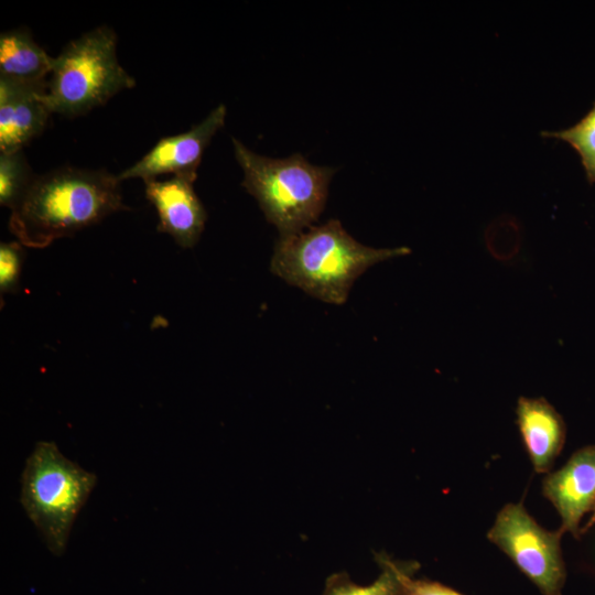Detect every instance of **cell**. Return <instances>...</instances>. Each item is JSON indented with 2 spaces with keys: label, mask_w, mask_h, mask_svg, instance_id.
Returning a JSON list of instances; mask_svg holds the SVG:
<instances>
[{
  "label": "cell",
  "mask_w": 595,
  "mask_h": 595,
  "mask_svg": "<svg viewBox=\"0 0 595 595\" xmlns=\"http://www.w3.org/2000/svg\"><path fill=\"white\" fill-rule=\"evenodd\" d=\"M24 246L20 241L1 242L0 245V292L15 293L19 289L21 267L25 256Z\"/></svg>",
  "instance_id": "16"
},
{
  "label": "cell",
  "mask_w": 595,
  "mask_h": 595,
  "mask_svg": "<svg viewBox=\"0 0 595 595\" xmlns=\"http://www.w3.org/2000/svg\"><path fill=\"white\" fill-rule=\"evenodd\" d=\"M134 86V78L118 61L116 32L100 25L71 41L54 57L44 102L51 113L74 118Z\"/></svg>",
  "instance_id": "4"
},
{
  "label": "cell",
  "mask_w": 595,
  "mask_h": 595,
  "mask_svg": "<svg viewBox=\"0 0 595 595\" xmlns=\"http://www.w3.org/2000/svg\"><path fill=\"white\" fill-rule=\"evenodd\" d=\"M416 570H410L402 575L401 595H463L439 582L413 578Z\"/></svg>",
  "instance_id": "17"
},
{
  "label": "cell",
  "mask_w": 595,
  "mask_h": 595,
  "mask_svg": "<svg viewBox=\"0 0 595 595\" xmlns=\"http://www.w3.org/2000/svg\"><path fill=\"white\" fill-rule=\"evenodd\" d=\"M97 477L65 457L54 442L41 441L25 461L21 505L54 555L63 554L73 522Z\"/></svg>",
  "instance_id": "5"
},
{
  "label": "cell",
  "mask_w": 595,
  "mask_h": 595,
  "mask_svg": "<svg viewBox=\"0 0 595 595\" xmlns=\"http://www.w3.org/2000/svg\"><path fill=\"white\" fill-rule=\"evenodd\" d=\"M376 560L381 573L370 585L355 584L347 573H334L326 580L322 595H401L402 575L419 567L416 562L393 561L387 554H376Z\"/></svg>",
  "instance_id": "13"
},
{
  "label": "cell",
  "mask_w": 595,
  "mask_h": 595,
  "mask_svg": "<svg viewBox=\"0 0 595 595\" xmlns=\"http://www.w3.org/2000/svg\"><path fill=\"white\" fill-rule=\"evenodd\" d=\"M541 134L567 142L578 153L588 183H595V102L574 126L559 131H542Z\"/></svg>",
  "instance_id": "15"
},
{
  "label": "cell",
  "mask_w": 595,
  "mask_h": 595,
  "mask_svg": "<svg viewBox=\"0 0 595 595\" xmlns=\"http://www.w3.org/2000/svg\"><path fill=\"white\" fill-rule=\"evenodd\" d=\"M53 63L54 57L34 41L28 29L0 34V77L29 83L47 80Z\"/></svg>",
  "instance_id": "12"
},
{
  "label": "cell",
  "mask_w": 595,
  "mask_h": 595,
  "mask_svg": "<svg viewBox=\"0 0 595 595\" xmlns=\"http://www.w3.org/2000/svg\"><path fill=\"white\" fill-rule=\"evenodd\" d=\"M516 414L533 469L539 474H549L565 443L563 418L544 398L520 397Z\"/></svg>",
  "instance_id": "11"
},
{
  "label": "cell",
  "mask_w": 595,
  "mask_h": 595,
  "mask_svg": "<svg viewBox=\"0 0 595 595\" xmlns=\"http://www.w3.org/2000/svg\"><path fill=\"white\" fill-rule=\"evenodd\" d=\"M120 180L107 170L62 166L35 175L11 210L9 230L24 247L45 248L105 217L127 210Z\"/></svg>",
  "instance_id": "1"
},
{
  "label": "cell",
  "mask_w": 595,
  "mask_h": 595,
  "mask_svg": "<svg viewBox=\"0 0 595 595\" xmlns=\"http://www.w3.org/2000/svg\"><path fill=\"white\" fill-rule=\"evenodd\" d=\"M595 524V506L593 510L591 511V515L587 519V521L581 526V534L583 536L585 532H587Z\"/></svg>",
  "instance_id": "18"
},
{
  "label": "cell",
  "mask_w": 595,
  "mask_h": 595,
  "mask_svg": "<svg viewBox=\"0 0 595 595\" xmlns=\"http://www.w3.org/2000/svg\"><path fill=\"white\" fill-rule=\"evenodd\" d=\"M226 112V106L220 104L190 130L161 138L140 160L120 172L118 178L147 182L163 175H182L196 180L203 153L224 126Z\"/></svg>",
  "instance_id": "7"
},
{
  "label": "cell",
  "mask_w": 595,
  "mask_h": 595,
  "mask_svg": "<svg viewBox=\"0 0 595 595\" xmlns=\"http://www.w3.org/2000/svg\"><path fill=\"white\" fill-rule=\"evenodd\" d=\"M194 182L182 175L144 182L145 197L158 212V231L169 234L182 248L198 242L207 219Z\"/></svg>",
  "instance_id": "9"
},
{
  "label": "cell",
  "mask_w": 595,
  "mask_h": 595,
  "mask_svg": "<svg viewBox=\"0 0 595 595\" xmlns=\"http://www.w3.org/2000/svg\"><path fill=\"white\" fill-rule=\"evenodd\" d=\"M542 493L561 518L559 529L580 538L581 521L595 506V445L577 450L561 468L547 474Z\"/></svg>",
  "instance_id": "8"
},
{
  "label": "cell",
  "mask_w": 595,
  "mask_h": 595,
  "mask_svg": "<svg viewBox=\"0 0 595 595\" xmlns=\"http://www.w3.org/2000/svg\"><path fill=\"white\" fill-rule=\"evenodd\" d=\"M234 153L242 169V186L258 202L280 238L312 227L322 212L335 169L314 165L300 153L284 159L257 154L232 138Z\"/></svg>",
  "instance_id": "3"
},
{
  "label": "cell",
  "mask_w": 595,
  "mask_h": 595,
  "mask_svg": "<svg viewBox=\"0 0 595 595\" xmlns=\"http://www.w3.org/2000/svg\"><path fill=\"white\" fill-rule=\"evenodd\" d=\"M34 174L23 150L0 152V204L11 210L30 187Z\"/></svg>",
  "instance_id": "14"
},
{
  "label": "cell",
  "mask_w": 595,
  "mask_h": 595,
  "mask_svg": "<svg viewBox=\"0 0 595 595\" xmlns=\"http://www.w3.org/2000/svg\"><path fill=\"white\" fill-rule=\"evenodd\" d=\"M47 80L29 83L0 77V152L23 150L47 126Z\"/></svg>",
  "instance_id": "10"
},
{
  "label": "cell",
  "mask_w": 595,
  "mask_h": 595,
  "mask_svg": "<svg viewBox=\"0 0 595 595\" xmlns=\"http://www.w3.org/2000/svg\"><path fill=\"white\" fill-rule=\"evenodd\" d=\"M411 253L408 247L372 248L355 240L337 219L279 238L270 271L309 295L342 305L354 282L370 267Z\"/></svg>",
  "instance_id": "2"
},
{
  "label": "cell",
  "mask_w": 595,
  "mask_h": 595,
  "mask_svg": "<svg viewBox=\"0 0 595 595\" xmlns=\"http://www.w3.org/2000/svg\"><path fill=\"white\" fill-rule=\"evenodd\" d=\"M563 532L541 527L522 502L505 505L487 532L543 595H562L566 570L561 550Z\"/></svg>",
  "instance_id": "6"
}]
</instances>
